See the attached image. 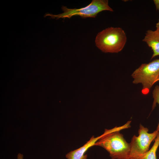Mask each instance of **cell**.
Listing matches in <instances>:
<instances>
[{
  "label": "cell",
  "instance_id": "obj_1",
  "mask_svg": "<svg viewBox=\"0 0 159 159\" xmlns=\"http://www.w3.org/2000/svg\"><path fill=\"white\" fill-rule=\"evenodd\" d=\"M131 121L122 126L111 129H105L104 133L95 143L109 153L112 159H130V146L120 131L130 127Z\"/></svg>",
  "mask_w": 159,
  "mask_h": 159
},
{
  "label": "cell",
  "instance_id": "obj_2",
  "mask_svg": "<svg viewBox=\"0 0 159 159\" xmlns=\"http://www.w3.org/2000/svg\"><path fill=\"white\" fill-rule=\"evenodd\" d=\"M127 37L124 31L120 27H109L97 35L95 43L97 47L105 53H118L124 47Z\"/></svg>",
  "mask_w": 159,
  "mask_h": 159
},
{
  "label": "cell",
  "instance_id": "obj_3",
  "mask_svg": "<svg viewBox=\"0 0 159 159\" xmlns=\"http://www.w3.org/2000/svg\"><path fill=\"white\" fill-rule=\"evenodd\" d=\"M62 9L64 12L62 13L54 15L49 13L46 14L44 17L50 16L51 18L56 19L60 18H70L75 16H79L84 18L95 17L100 12L104 11H113V10L109 5L107 0H93L86 6L80 9H68L62 6Z\"/></svg>",
  "mask_w": 159,
  "mask_h": 159
},
{
  "label": "cell",
  "instance_id": "obj_4",
  "mask_svg": "<svg viewBox=\"0 0 159 159\" xmlns=\"http://www.w3.org/2000/svg\"><path fill=\"white\" fill-rule=\"evenodd\" d=\"M159 75V59L148 64H142L132 74L135 84H142V92L146 95L149 92L152 86L156 82Z\"/></svg>",
  "mask_w": 159,
  "mask_h": 159
},
{
  "label": "cell",
  "instance_id": "obj_5",
  "mask_svg": "<svg viewBox=\"0 0 159 159\" xmlns=\"http://www.w3.org/2000/svg\"><path fill=\"white\" fill-rule=\"evenodd\" d=\"M148 131L147 127L140 125L138 135H134L130 143V159H138L149 150L150 144L155 139L159 131L156 130L150 133Z\"/></svg>",
  "mask_w": 159,
  "mask_h": 159
},
{
  "label": "cell",
  "instance_id": "obj_6",
  "mask_svg": "<svg viewBox=\"0 0 159 159\" xmlns=\"http://www.w3.org/2000/svg\"><path fill=\"white\" fill-rule=\"evenodd\" d=\"M100 136L97 137L92 136L82 146L67 153L66 158L67 159H87V156L85 153L90 148L95 146Z\"/></svg>",
  "mask_w": 159,
  "mask_h": 159
},
{
  "label": "cell",
  "instance_id": "obj_7",
  "mask_svg": "<svg viewBox=\"0 0 159 159\" xmlns=\"http://www.w3.org/2000/svg\"><path fill=\"white\" fill-rule=\"evenodd\" d=\"M143 41L151 48L153 52L151 59L159 56V33L156 30H148Z\"/></svg>",
  "mask_w": 159,
  "mask_h": 159
},
{
  "label": "cell",
  "instance_id": "obj_8",
  "mask_svg": "<svg viewBox=\"0 0 159 159\" xmlns=\"http://www.w3.org/2000/svg\"><path fill=\"white\" fill-rule=\"evenodd\" d=\"M159 146V131L151 149L138 159H157L156 153Z\"/></svg>",
  "mask_w": 159,
  "mask_h": 159
},
{
  "label": "cell",
  "instance_id": "obj_9",
  "mask_svg": "<svg viewBox=\"0 0 159 159\" xmlns=\"http://www.w3.org/2000/svg\"><path fill=\"white\" fill-rule=\"evenodd\" d=\"M153 96L154 101L152 107V110L155 108L157 103L159 105V86L157 85L155 87L153 92ZM156 130L159 131V122Z\"/></svg>",
  "mask_w": 159,
  "mask_h": 159
},
{
  "label": "cell",
  "instance_id": "obj_10",
  "mask_svg": "<svg viewBox=\"0 0 159 159\" xmlns=\"http://www.w3.org/2000/svg\"><path fill=\"white\" fill-rule=\"evenodd\" d=\"M156 10L159 11V0H153Z\"/></svg>",
  "mask_w": 159,
  "mask_h": 159
},
{
  "label": "cell",
  "instance_id": "obj_11",
  "mask_svg": "<svg viewBox=\"0 0 159 159\" xmlns=\"http://www.w3.org/2000/svg\"><path fill=\"white\" fill-rule=\"evenodd\" d=\"M156 30L159 33V18L158 22L156 24Z\"/></svg>",
  "mask_w": 159,
  "mask_h": 159
},
{
  "label": "cell",
  "instance_id": "obj_12",
  "mask_svg": "<svg viewBox=\"0 0 159 159\" xmlns=\"http://www.w3.org/2000/svg\"><path fill=\"white\" fill-rule=\"evenodd\" d=\"M23 155L19 153L17 155V159H23Z\"/></svg>",
  "mask_w": 159,
  "mask_h": 159
},
{
  "label": "cell",
  "instance_id": "obj_13",
  "mask_svg": "<svg viewBox=\"0 0 159 159\" xmlns=\"http://www.w3.org/2000/svg\"><path fill=\"white\" fill-rule=\"evenodd\" d=\"M159 81V75H158V76L156 80V82H158V81Z\"/></svg>",
  "mask_w": 159,
  "mask_h": 159
}]
</instances>
